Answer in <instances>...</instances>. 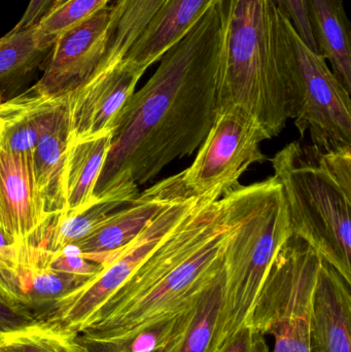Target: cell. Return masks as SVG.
Returning <instances> with one entry per match:
<instances>
[{"instance_id": "1", "label": "cell", "mask_w": 351, "mask_h": 352, "mask_svg": "<svg viewBox=\"0 0 351 352\" xmlns=\"http://www.w3.org/2000/svg\"><path fill=\"white\" fill-rule=\"evenodd\" d=\"M220 0L161 58L113 126L111 148L95 186L96 200L139 192L177 159L201 146L218 113Z\"/></svg>"}, {"instance_id": "2", "label": "cell", "mask_w": 351, "mask_h": 352, "mask_svg": "<svg viewBox=\"0 0 351 352\" xmlns=\"http://www.w3.org/2000/svg\"><path fill=\"white\" fill-rule=\"evenodd\" d=\"M233 221L224 196L199 199L123 285L91 316L87 349L131 340L193 305L224 272Z\"/></svg>"}, {"instance_id": "3", "label": "cell", "mask_w": 351, "mask_h": 352, "mask_svg": "<svg viewBox=\"0 0 351 352\" xmlns=\"http://www.w3.org/2000/svg\"><path fill=\"white\" fill-rule=\"evenodd\" d=\"M218 111L239 107L270 138L298 111L291 23L273 0H220Z\"/></svg>"}, {"instance_id": "4", "label": "cell", "mask_w": 351, "mask_h": 352, "mask_svg": "<svg viewBox=\"0 0 351 352\" xmlns=\"http://www.w3.org/2000/svg\"><path fill=\"white\" fill-rule=\"evenodd\" d=\"M233 226L224 252V283L214 352L251 326L262 285L276 254L292 236L282 186L274 177L235 186L224 195Z\"/></svg>"}, {"instance_id": "5", "label": "cell", "mask_w": 351, "mask_h": 352, "mask_svg": "<svg viewBox=\"0 0 351 352\" xmlns=\"http://www.w3.org/2000/svg\"><path fill=\"white\" fill-rule=\"evenodd\" d=\"M292 235L351 285V148L321 153L295 142L271 160Z\"/></svg>"}, {"instance_id": "6", "label": "cell", "mask_w": 351, "mask_h": 352, "mask_svg": "<svg viewBox=\"0 0 351 352\" xmlns=\"http://www.w3.org/2000/svg\"><path fill=\"white\" fill-rule=\"evenodd\" d=\"M321 258L304 240L291 236L276 254L262 285L251 326L271 336V352H311L313 296Z\"/></svg>"}, {"instance_id": "7", "label": "cell", "mask_w": 351, "mask_h": 352, "mask_svg": "<svg viewBox=\"0 0 351 352\" xmlns=\"http://www.w3.org/2000/svg\"><path fill=\"white\" fill-rule=\"evenodd\" d=\"M267 140L259 122L241 107L218 111L195 160L175 175L181 192L188 199L222 198L249 166L266 160L260 146Z\"/></svg>"}, {"instance_id": "8", "label": "cell", "mask_w": 351, "mask_h": 352, "mask_svg": "<svg viewBox=\"0 0 351 352\" xmlns=\"http://www.w3.org/2000/svg\"><path fill=\"white\" fill-rule=\"evenodd\" d=\"M296 58L299 105L295 125L321 153L351 148L350 93L321 54L309 49L291 24Z\"/></svg>"}, {"instance_id": "9", "label": "cell", "mask_w": 351, "mask_h": 352, "mask_svg": "<svg viewBox=\"0 0 351 352\" xmlns=\"http://www.w3.org/2000/svg\"><path fill=\"white\" fill-rule=\"evenodd\" d=\"M199 199H181L167 205L127 248L100 272L56 302L45 320L78 334L91 316L113 296L163 239L191 212Z\"/></svg>"}, {"instance_id": "10", "label": "cell", "mask_w": 351, "mask_h": 352, "mask_svg": "<svg viewBox=\"0 0 351 352\" xmlns=\"http://www.w3.org/2000/svg\"><path fill=\"white\" fill-rule=\"evenodd\" d=\"M111 12V6H105L56 39L43 76L30 88L34 94L61 98L94 76L106 52Z\"/></svg>"}, {"instance_id": "11", "label": "cell", "mask_w": 351, "mask_h": 352, "mask_svg": "<svg viewBox=\"0 0 351 352\" xmlns=\"http://www.w3.org/2000/svg\"><path fill=\"white\" fill-rule=\"evenodd\" d=\"M144 72L122 61L95 72L84 86L68 94V146L113 132Z\"/></svg>"}, {"instance_id": "12", "label": "cell", "mask_w": 351, "mask_h": 352, "mask_svg": "<svg viewBox=\"0 0 351 352\" xmlns=\"http://www.w3.org/2000/svg\"><path fill=\"white\" fill-rule=\"evenodd\" d=\"M49 219L35 188L30 154L0 148V233L10 245L28 241Z\"/></svg>"}, {"instance_id": "13", "label": "cell", "mask_w": 351, "mask_h": 352, "mask_svg": "<svg viewBox=\"0 0 351 352\" xmlns=\"http://www.w3.org/2000/svg\"><path fill=\"white\" fill-rule=\"evenodd\" d=\"M351 285L321 258L313 296L311 352H351Z\"/></svg>"}, {"instance_id": "14", "label": "cell", "mask_w": 351, "mask_h": 352, "mask_svg": "<svg viewBox=\"0 0 351 352\" xmlns=\"http://www.w3.org/2000/svg\"><path fill=\"white\" fill-rule=\"evenodd\" d=\"M218 0H165L123 61L146 72L181 41Z\"/></svg>"}, {"instance_id": "15", "label": "cell", "mask_w": 351, "mask_h": 352, "mask_svg": "<svg viewBox=\"0 0 351 352\" xmlns=\"http://www.w3.org/2000/svg\"><path fill=\"white\" fill-rule=\"evenodd\" d=\"M53 45L37 25L12 29L0 37V102L16 96L14 94L43 69Z\"/></svg>"}, {"instance_id": "16", "label": "cell", "mask_w": 351, "mask_h": 352, "mask_svg": "<svg viewBox=\"0 0 351 352\" xmlns=\"http://www.w3.org/2000/svg\"><path fill=\"white\" fill-rule=\"evenodd\" d=\"M307 8L319 53L351 93V32L343 0H307Z\"/></svg>"}, {"instance_id": "17", "label": "cell", "mask_w": 351, "mask_h": 352, "mask_svg": "<svg viewBox=\"0 0 351 352\" xmlns=\"http://www.w3.org/2000/svg\"><path fill=\"white\" fill-rule=\"evenodd\" d=\"M68 146L67 102L63 115L53 129L37 142L31 152V169L35 188L45 204L49 217L63 213L65 209L66 151Z\"/></svg>"}, {"instance_id": "18", "label": "cell", "mask_w": 351, "mask_h": 352, "mask_svg": "<svg viewBox=\"0 0 351 352\" xmlns=\"http://www.w3.org/2000/svg\"><path fill=\"white\" fill-rule=\"evenodd\" d=\"M111 138L113 132L67 146L64 173L65 209L56 217H70L96 202L95 186L111 148Z\"/></svg>"}, {"instance_id": "19", "label": "cell", "mask_w": 351, "mask_h": 352, "mask_svg": "<svg viewBox=\"0 0 351 352\" xmlns=\"http://www.w3.org/2000/svg\"><path fill=\"white\" fill-rule=\"evenodd\" d=\"M138 195L119 192L97 200L88 208L70 217H49L27 242L41 246L47 252H60L88 237L117 209L135 200Z\"/></svg>"}, {"instance_id": "20", "label": "cell", "mask_w": 351, "mask_h": 352, "mask_svg": "<svg viewBox=\"0 0 351 352\" xmlns=\"http://www.w3.org/2000/svg\"><path fill=\"white\" fill-rule=\"evenodd\" d=\"M24 107L10 120L1 135L0 148L14 154H30L38 140L53 129L66 109V96L45 98L28 89Z\"/></svg>"}, {"instance_id": "21", "label": "cell", "mask_w": 351, "mask_h": 352, "mask_svg": "<svg viewBox=\"0 0 351 352\" xmlns=\"http://www.w3.org/2000/svg\"><path fill=\"white\" fill-rule=\"evenodd\" d=\"M165 0H115L111 6L109 43L96 72L123 61Z\"/></svg>"}, {"instance_id": "22", "label": "cell", "mask_w": 351, "mask_h": 352, "mask_svg": "<svg viewBox=\"0 0 351 352\" xmlns=\"http://www.w3.org/2000/svg\"><path fill=\"white\" fill-rule=\"evenodd\" d=\"M0 352H87L78 335L41 318L0 331Z\"/></svg>"}, {"instance_id": "23", "label": "cell", "mask_w": 351, "mask_h": 352, "mask_svg": "<svg viewBox=\"0 0 351 352\" xmlns=\"http://www.w3.org/2000/svg\"><path fill=\"white\" fill-rule=\"evenodd\" d=\"M224 272L200 297L183 330L161 352H214Z\"/></svg>"}, {"instance_id": "24", "label": "cell", "mask_w": 351, "mask_h": 352, "mask_svg": "<svg viewBox=\"0 0 351 352\" xmlns=\"http://www.w3.org/2000/svg\"><path fill=\"white\" fill-rule=\"evenodd\" d=\"M198 300L185 311L154 328L140 333L131 340L113 346L84 349L87 352H161L183 330L193 314Z\"/></svg>"}, {"instance_id": "25", "label": "cell", "mask_w": 351, "mask_h": 352, "mask_svg": "<svg viewBox=\"0 0 351 352\" xmlns=\"http://www.w3.org/2000/svg\"><path fill=\"white\" fill-rule=\"evenodd\" d=\"M111 0H67L47 14L39 21L37 27L45 37L55 43L56 39L72 27L84 21L109 6Z\"/></svg>"}, {"instance_id": "26", "label": "cell", "mask_w": 351, "mask_h": 352, "mask_svg": "<svg viewBox=\"0 0 351 352\" xmlns=\"http://www.w3.org/2000/svg\"><path fill=\"white\" fill-rule=\"evenodd\" d=\"M35 320L16 281L0 269V331L16 328Z\"/></svg>"}, {"instance_id": "27", "label": "cell", "mask_w": 351, "mask_h": 352, "mask_svg": "<svg viewBox=\"0 0 351 352\" xmlns=\"http://www.w3.org/2000/svg\"><path fill=\"white\" fill-rule=\"evenodd\" d=\"M38 248L45 264L60 272L78 275V276L93 277L98 274L103 268L101 265L91 262L84 256H78V254H70L64 250L51 252L41 246Z\"/></svg>"}, {"instance_id": "28", "label": "cell", "mask_w": 351, "mask_h": 352, "mask_svg": "<svg viewBox=\"0 0 351 352\" xmlns=\"http://www.w3.org/2000/svg\"><path fill=\"white\" fill-rule=\"evenodd\" d=\"M280 12L290 21L303 43L319 53L309 22L307 0H273Z\"/></svg>"}, {"instance_id": "29", "label": "cell", "mask_w": 351, "mask_h": 352, "mask_svg": "<svg viewBox=\"0 0 351 352\" xmlns=\"http://www.w3.org/2000/svg\"><path fill=\"white\" fill-rule=\"evenodd\" d=\"M220 352H271L267 339L253 327L243 328Z\"/></svg>"}, {"instance_id": "30", "label": "cell", "mask_w": 351, "mask_h": 352, "mask_svg": "<svg viewBox=\"0 0 351 352\" xmlns=\"http://www.w3.org/2000/svg\"><path fill=\"white\" fill-rule=\"evenodd\" d=\"M55 0H30L24 14L18 24L14 27V30L28 28L38 24L39 21L47 14Z\"/></svg>"}, {"instance_id": "31", "label": "cell", "mask_w": 351, "mask_h": 352, "mask_svg": "<svg viewBox=\"0 0 351 352\" xmlns=\"http://www.w3.org/2000/svg\"><path fill=\"white\" fill-rule=\"evenodd\" d=\"M28 97L29 93L27 90L26 92L21 93L4 102H0V135L10 120L24 107L25 103L28 100Z\"/></svg>"}, {"instance_id": "32", "label": "cell", "mask_w": 351, "mask_h": 352, "mask_svg": "<svg viewBox=\"0 0 351 352\" xmlns=\"http://www.w3.org/2000/svg\"><path fill=\"white\" fill-rule=\"evenodd\" d=\"M66 1H67V0H55V1H54L53 6H52V8H49V10L58 8V6H61V4L65 3Z\"/></svg>"}]
</instances>
